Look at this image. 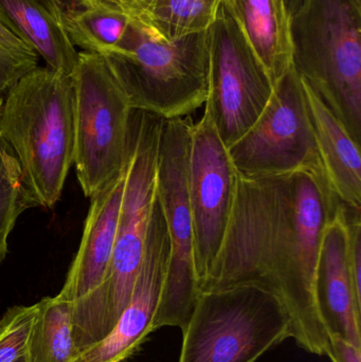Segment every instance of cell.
<instances>
[{
	"label": "cell",
	"mask_w": 361,
	"mask_h": 362,
	"mask_svg": "<svg viewBox=\"0 0 361 362\" xmlns=\"http://www.w3.org/2000/svg\"><path fill=\"white\" fill-rule=\"evenodd\" d=\"M316 291L322 318L330 333L361 348V288L350 263V236L345 204L324 228L318 259Z\"/></svg>",
	"instance_id": "cell-13"
},
{
	"label": "cell",
	"mask_w": 361,
	"mask_h": 362,
	"mask_svg": "<svg viewBox=\"0 0 361 362\" xmlns=\"http://www.w3.org/2000/svg\"><path fill=\"white\" fill-rule=\"evenodd\" d=\"M228 152L242 177L282 175L299 170L324 173L302 78L294 66L276 83L256 122Z\"/></svg>",
	"instance_id": "cell-10"
},
{
	"label": "cell",
	"mask_w": 361,
	"mask_h": 362,
	"mask_svg": "<svg viewBox=\"0 0 361 362\" xmlns=\"http://www.w3.org/2000/svg\"><path fill=\"white\" fill-rule=\"evenodd\" d=\"M208 95L205 110L227 148L256 122L273 83L226 2L208 30Z\"/></svg>",
	"instance_id": "cell-9"
},
{
	"label": "cell",
	"mask_w": 361,
	"mask_h": 362,
	"mask_svg": "<svg viewBox=\"0 0 361 362\" xmlns=\"http://www.w3.org/2000/svg\"><path fill=\"white\" fill-rule=\"evenodd\" d=\"M303 0H284L286 8H288V13H290V17L297 12L299 8H300L301 4Z\"/></svg>",
	"instance_id": "cell-27"
},
{
	"label": "cell",
	"mask_w": 361,
	"mask_h": 362,
	"mask_svg": "<svg viewBox=\"0 0 361 362\" xmlns=\"http://www.w3.org/2000/svg\"><path fill=\"white\" fill-rule=\"evenodd\" d=\"M273 86L292 66L290 15L284 0H224Z\"/></svg>",
	"instance_id": "cell-17"
},
{
	"label": "cell",
	"mask_w": 361,
	"mask_h": 362,
	"mask_svg": "<svg viewBox=\"0 0 361 362\" xmlns=\"http://www.w3.org/2000/svg\"><path fill=\"white\" fill-rule=\"evenodd\" d=\"M36 304L13 306L4 313L0 329V362H28L30 332Z\"/></svg>",
	"instance_id": "cell-23"
},
{
	"label": "cell",
	"mask_w": 361,
	"mask_h": 362,
	"mask_svg": "<svg viewBox=\"0 0 361 362\" xmlns=\"http://www.w3.org/2000/svg\"><path fill=\"white\" fill-rule=\"evenodd\" d=\"M74 163L86 197L126 169L133 108L102 55L78 51L73 76Z\"/></svg>",
	"instance_id": "cell-7"
},
{
	"label": "cell",
	"mask_w": 361,
	"mask_h": 362,
	"mask_svg": "<svg viewBox=\"0 0 361 362\" xmlns=\"http://www.w3.org/2000/svg\"><path fill=\"white\" fill-rule=\"evenodd\" d=\"M4 99L2 95H0V119H1L2 107H4ZM0 137H1V132H0Z\"/></svg>",
	"instance_id": "cell-29"
},
{
	"label": "cell",
	"mask_w": 361,
	"mask_h": 362,
	"mask_svg": "<svg viewBox=\"0 0 361 362\" xmlns=\"http://www.w3.org/2000/svg\"><path fill=\"white\" fill-rule=\"evenodd\" d=\"M61 8H80V6H95L101 4V0H57Z\"/></svg>",
	"instance_id": "cell-26"
},
{
	"label": "cell",
	"mask_w": 361,
	"mask_h": 362,
	"mask_svg": "<svg viewBox=\"0 0 361 362\" xmlns=\"http://www.w3.org/2000/svg\"><path fill=\"white\" fill-rule=\"evenodd\" d=\"M239 174L209 112L193 124L189 156V202L194 231V264L199 288L211 272L230 223Z\"/></svg>",
	"instance_id": "cell-11"
},
{
	"label": "cell",
	"mask_w": 361,
	"mask_h": 362,
	"mask_svg": "<svg viewBox=\"0 0 361 362\" xmlns=\"http://www.w3.org/2000/svg\"><path fill=\"white\" fill-rule=\"evenodd\" d=\"M292 66L361 139V0H303L290 17Z\"/></svg>",
	"instance_id": "cell-5"
},
{
	"label": "cell",
	"mask_w": 361,
	"mask_h": 362,
	"mask_svg": "<svg viewBox=\"0 0 361 362\" xmlns=\"http://www.w3.org/2000/svg\"><path fill=\"white\" fill-rule=\"evenodd\" d=\"M170 262L167 223L158 196L155 200L143 259L131 300L110 333L83 351L73 362H129L150 334Z\"/></svg>",
	"instance_id": "cell-12"
},
{
	"label": "cell",
	"mask_w": 361,
	"mask_h": 362,
	"mask_svg": "<svg viewBox=\"0 0 361 362\" xmlns=\"http://www.w3.org/2000/svg\"><path fill=\"white\" fill-rule=\"evenodd\" d=\"M125 176L126 169L110 187L90 198L80 248L57 295L61 299L74 303L101 286L107 278L116 245Z\"/></svg>",
	"instance_id": "cell-14"
},
{
	"label": "cell",
	"mask_w": 361,
	"mask_h": 362,
	"mask_svg": "<svg viewBox=\"0 0 361 362\" xmlns=\"http://www.w3.org/2000/svg\"><path fill=\"white\" fill-rule=\"evenodd\" d=\"M223 1H224V0H223Z\"/></svg>",
	"instance_id": "cell-31"
},
{
	"label": "cell",
	"mask_w": 361,
	"mask_h": 362,
	"mask_svg": "<svg viewBox=\"0 0 361 362\" xmlns=\"http://www.w3.org/2000/svg\"><path fill=\"white\" fill-rule=\"evenodd\" d=\"M191 116L165 119L159 140L157 196L167 223L170 262L154 331L186 327L201 295L194 264V231L189 202Z\"/></svg>",
	"instance_id": "cell-8"
},
{
	"label": "cell",
	"mask_w": 361,
	"mask_h": 362,
	"mask_svg": "<svg viewBox=\"0 0 361 362\" xmlns=\"http://www.w3.org/2000/svg\"><path fill=\"white\" fill-rule=\"evenodd\" d=\"M165 119L133 110L124 191L112 265L101 286L73 303L76 355L103 340L131 300L157 197L159 140Z\"/></svg>",
	"instance_id": "cell-2"
},
{
	"label": "cell",
	"mask_w": 361,
	"mask_h": 362,
	"mask_svg": "<svg viewBox=\"0 0 361 362\" xmlns=\"http://www.w3.org/2000/svg\"><path fill=\"white\" fill-rule=\"evenodd\" d=\"M0 132L16 155L32 206L52 208L74 163L72 76L47 66L25 74L8 91Z\"/></svg>",
	"instance_id": "cell-3"
},
{
	"label": "cell",
	"mask_w": 361,
	"mask_h": 362,
	"mask_svg": "<svg viewBox=\"0 0 361 362\" xmlns=\"http://www.w3.org/2000/svg\"><path fill=\"white\" fill-rule=\"evenodd\" d=\"M64 25L74 47L82 51L107 54L122 40L131 17L119 6L101 4L63 8Z\"/></svg>",
	"instance_id": "cell-19"
},
{
	"label": "cell",
	"mask_w": 361,
	"mask_h": 362,
	"mask_svg": "<svg viewBox=\"0 0 361 362\" xmlns=\"http://www.w3.org/2000/svg\"><path fill=\"white\" fill-rule=\"evenodd\" d=\"M182 331L178 362H256L292 338L281 300L254 284L203 291Z\"/></svg>",
	"instance_id": "cell-6"
},
{
	"label": "cell",
	"mask_w": 361,
	"mask_h": 362,
	"mask_svg": "<svg viewBox=\"0 0 361 362\" xmlns=\"http://www.w3.org/2000/svg\"><path fill=\"white\" fill-rule=\"evenodd\" d=\"M72 312L73 303L59 296L44 298L36 303L28 362H73L76 351Z\"/></svg>",
	"instance_id": "cell-18"
},
{
	"label": "cell",
	"mask_w": 361,
	"mask_h": 362,
	"mask_svg": "<svg viewBox=\"0 0 361 362\" xmlns=\"http://www.w3.org/2000/svg\"><path fill=\"white\" fill-rule=\"evenodd\" d=\"M154 0H120V8L129 17H141L152 6Z\"/></svg>",
	"instance_id": "cell-25"
},
{
	"label": "cell",
	"mask_w": 361,
	"mask_h": 362,
	"mask_svg": "<svg viewBox=\"0 0 361 362\" xmlns=\"http://www.w3.org/2000/svg\"><path fill=\"white\" fill-rule=\"evenodd\" d=\"M102 57L133 110L173 119L205 105L208 31L170 40L131 17L118 46Z\"/></svg>",
	"instance_id": "cell-4"
},
{
	"label": "cell",
	"mask_w": 361,
	"mask_h": 362,
	"mask_svg": "<svg viewBox=\"0 0 361 362\" xmlns=\"http://www.w3.org/2000/svg\"><path fill=\"white\" fill-rule=\"evenodd\" d=\"M326 356L332 362H361V348L343 339L338 334L330 333V350Z\"/></svg>",
	"instance_id": "cell-24"
},
{
	"label": "cell",
	"mask_w": 361,
	"mask_h": 362,
	"mask_svg": "<svg viewBox=\"0 0 361 362\" xmlns=\"http://www.w3.org/2000/svg\"><path fill=\"white\" fill-rule=\"evenodd\" d=\"M101 2L106 4H110V6H119V8H120V0H101Z\"/></svg>",
	"instance_id": "cell-28"
},
{
	"label": "cell",
	"mask_w": 361,
	"mask_h": 362,
	"mask_svg": "<svg viewBox=\"0 0 361 362\" xmlns=\"http://www.w3.org/2000/svg\"><path fill=\"white\" fill-rule=\"evenodd\" d=\"M302 82L316 144L329 185L341 204L361 210L360 144L303 78Z\"/></svg>",
	"instance_id": "cell-16"
},
{
	"label": "cell",
	"mask_w": 361,
	"mask_h": 362,
	"mask_svg": "<svg viewBox=\"0 0 361 362\" xmlns=\"http://www.w3.org/2000/svg\"><path fill=\"white\" fill-rule=\"evenodd\" d=\"M223 0H154L137 18L155 32L173 40L206 32L215 21Z\"/></svg>",
	"instance_id": "cell-20"
},
{
	"label": "cell",
	"mask_w": 361,
	"mask_h": 362,
	"mask_svg": "<svg viewBox=\"0 0 361 362\" xmlns=\"http://www.w3.org/2000/svg\"><path fill=\"white\" fill-rule=\"evenodd\" d=\"M37 53L0 23V95L38 67Z\"/></svg>",
	"instance_id": "cell-22"
},
{
	"label": "cell",
	"mask_w": 361,
	"mask_h": 362,
	"mask_svg": "<svg viewBox=\"0 0 361 362\" xmlns=\"http://www.w3.org/2000/svg\"><path fill=\"white\" fill-rule=\"evenodd\" d=\"M339 204L321 171L239 175L228 230L201 293L259 285L285 306L299 348L328 355L330 335L318 304L316 276L324 228Z\"/></svg>",
	"instance_id": "cell-1"
},
{
	"label": "cell",
	"mask_w": 361,
	"mask_h": 362,
	"mask_svg": "<svg viewBox=\"0 0 361 362\" xmlns=\"http://www.w3.org/2000/svg\"><path fill=\"white\" fill-rule=\"evenodd\" d=\"M32 208L16 155L0 137V263L8 252V238L19 215Z\"/></svg>",
	"instance_id": "cell-21"
},
{
	"label": "cell",
	"mask_w": 361,
	"mask_h": 362,
	"mask_svg": "<svg viewBox=\"0 0 361 362\" xmlns=\"http://www.w3.org/2000/svg\"><path fill=\"white\" fill-rule=\"evenodd\" d=\"M1 327H2V320H1V319H0V329H1Z\"/></svg>",
	"instance_id": "cell-30"
},
{
	"label": "cell",
	"mask_w": 361,
	"mask_h": 362,
	"mask_svg": "<svg viewBox=\"0 0 361 362\" xmlns=\"http://www.w3.org/2000/svg\"><path fill=\"white\" fill-rule=\"evenodd\" d=\"M0 23L31 47L47 67L73 76L78 51L66 32L57 0H0Z\"/></svg>",
	"instance_id": "cell-15"
}]
</instances>
